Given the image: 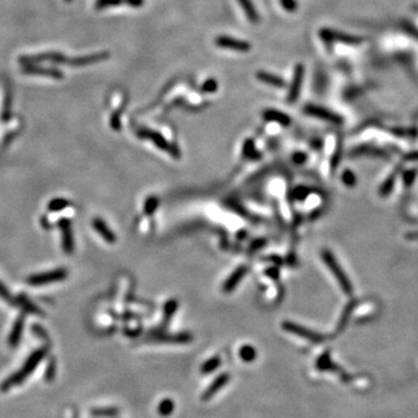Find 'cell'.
Listing matches in <instances>:
<instances>
[{"mask_svg":"<svg viewBox=\"0 0 418 418\" xmlns=\"http://www.w3.org/2000/svg\"><path fill=\"white\" fill-rule=\"evenodd\" d=\"M322 258L326 264L328 265V268H330V271L332 272V274L334 276V278L337 279L338 284H340V286L342 287V290H343L345 293L350 294L352 292V286H351V282H350L348 278L346 276V274L343 272V270L338 264L336 258L334 257L332 254H331L330 251L328 250H324L323 254H322Z\"/></svg>","mask_w":418,"mask_h":418,"instance_id":"6da1fadb","label":"cell"},{"mask_svg":"<svg viewBox=\"0 0 418 418\" xmlns=\"http://www.w3.org/2000/svg\"><path fill=\"white\" fill-rule=\"evenodd\" d=\"M43 356H44V350H38V351L34 352L32 356L30 358V360L26 362V365L24 366V368L20 370L19 373L14 374V376L6 381L5 384H2V389H7L10 387H12L14 384H18L20 382H22V380L26 378L27 376H30L32 373V370H33L36 365L41 362V359L43 358Z\"/></svg>","mask_w":418,"mask_h":418,"instance_id":"7a4b0ae2","label":"cell"},{"mask_svg":"<svg viewBox=\"0 0 418 418\" xmlns=\"http://www.w3.org/2000/svg\"><path fill=\"white\" fill-rule=\"evenodd\" d=\"M68 57L58 52H44L36 55L21 57L20 62L24 66H34V64H41L44 62H49L52 64H66Z\"/></svg>","mask_w":418,"mask_h":418,"instance_id":"3957f363","label":"cell"},{"mask_svg":"<svg viewBox=\"0 0 418 418\" xmlns=\"http://www.w3.org/2000/svg\"><path fill=\"white\" fill-rule=\"evenodd\" d=\"M68 276V271L64 268H58L54 270V271L50 272H44L40 273V274L32 276L30 278H28L27 282L32 284V286H40V284H52V282H57V281H62Z\"/></svg>","mask_w":418,"mask_h":418,"instance_id":"277c9868","label":"cell"},{"mask_svg":"<svg viewBox=\"0 0 418 418\" xmlns=\"http://www.w3.org/2000/svg\"><path fill=\"white\" fill-rule=\"evenodd\" d=\"M282 328H284V330L288 331V332L296 334V336L302 337V338H304V340H308L310 342H314V343H318V342L323 340V337L320 336V334L314 332V331L309 330L304 326H298V324H295L292 322H284Z\"/></svg>","mask_w":418,"mask_h":418,"instance_id":"5b68a950","label":"cell"},{"mask_svg":"<svg viewBox=\"0 0 418 418\" xmlns=\"http://www.w3.org/2000/svg\"><path fill=\"white\" fill-rule=\"evenodd\" d=\"M138 136H140V138H143L150 140L151 142H154L158 148H160V149L164 151H168V152L171 154L172 156L179 157L178 150H176L174 146H172L171 144L168 143V140L163 138V136L158 134V132H154L152 130H140L138 132Z\"/></svg>","mask_w":418,"mask_h":418,"instance_id":"8992f818","label":"cell"},{"mask_svg":"<svg viewBox=\"0 0 418 418\" xmlns=\"http://www.w3.org/2000/svg\"><path fill=\"white\" fill-rule=\"evenodd\" d=\"M110 57V52H100L96 54H91V55L88 56H80V57H74V58H68L66 64L72 68H82V66H91L93 63L102 62V60H107Z\"/></svg>","mask_w":418,"mask_h":418,"instance_id":"52a82bcc","label":"cell"},{"mask_svg":"<svg viewBox=\"0 0 418 418\" xmlns=\"http://www.w3.org/2000/svg\"><path fill=\"white\" fill-rule=\"evenodd\" d=\"M216 46H218L220 48L223 49H229V50H235V52H248L251 49L250 43L246 41H242V40H237L229 38V36H218V38L215 40Z\"/></svg>","mask_w":418,"mask_h":418,"instance_id":"ba28073f","label":"cell"},{"mask_svg":"<svg viewBox=\"0 0 418 418\" xmlns=\"http://www.w3.org/2000/svg\"><path fill=\"white\" fill-rule=\"evenodd\" d=\"M22 71L26 74L30 76H41V77H48L52 79H62L63 72L55 69V68H43V66H38L36 64L34 66H24Z\"/></svg>","mask_w":418,"mask_h":418,"instance_id":"9c48e42d","label":"cell"},{"mask_svg":"<svg viewBox=\"0 0 418 418\" xmlns=\"http://www.w3.org/2000/svg\"><path fill=\"white\" fill-rule=\"evenodd\" d=\"M304 112L312 116L322 118V120L332 122V124H342V118L340 115L332 113L329 110H326V108L315 106V104H308V106L304 107Z\"/></svg>","mask_w":418,"mask_h":418,"instance_id":"30bf717a","label":"cell"},{"mask_svg":"<svg viewBox=\"0 0 418 418\" xmlns=\"http://www.w3.org/2000/svg\"><path fill=\"white\" fill-rule=\"evenodd\" d=\"M304 68L302 64H296L294 70V77L292 80V85L290 88V94H288V102H294L298 98L302 86V80H304Z\"/></svg>","mask_w":418,"mask_h":418,"instance_id":"8fae6325","label":"cell"},{"mask_svg":"<svg viewBox=\"0 0 418 418\" xmlns=\"http://www.w3.org/2000/svg\"><path fill=\"white\" fill-rule=\"evenodd\" d=\"M60 232H62V243H63V250L66 254H71L74 252V236H72L71 230V222L68 218H62L58 223Z\"/></svg>","mask_w":418,"mask_h":418,"instance_id":"7c38bea8","label":"cell"},{"mask_svg":"<svg viewBox=\"0 0 418 418\" xmlns=\"http://www.w3.org/2000/svg\"><path fill=\"white\" fill-rule=\"evenodd\" d=\"M229 380H230V376L228 373L220 374V376L208 386V388L204 390L202 396H201V400H202V401H209L212 396L218 394V392L220 390V389L224 387V386L229 382Z\"/></svg>","mask_w":418,"mask_h":418,"instance_id":"4fadbf2b","label":"cell"},{"mask_svg":"<svg viewBox=\"0 0 418 418\" xmlns=\"http://www.w3.org/2000/svg\"><path fill=\"white\" fill-rule=\"evenodd\" d=\"M320 38H322L323 40H326V41H340L345 43H356L360 41L359 38H356L354 36L352 38V36L340 34V33H338V32L330 30H322L320 32Z\"/></svg>","mask_w":418,"mask_h":418,"instance_id":"5bb4252c","label":"cell"},{"mask_svg":"<svg viewBox=\"0 0 418 418\" xmlns=\"http://www.w3.org/2000/svg\"><path fill=\"white\" fill-rule=\"evenodd\" d=\"M92 224L93 226H94V229L96 230V232H98L99 235L102 236L107 243L113 244L116 242V236L114 235V232L108 228L106 223H104V221H102V218H94L93 220Z\"/></svg>","mask_w":418,"mask_h":418,"instance_id":"9a60e30c","label":"cell"},{"mask_svg":"<svg viewBox=\"0 0 418 418\" xmlns=\"http://www.w3.org/2000/svg\"><path fill=\"white\" fill-rule=\"evenodd\" d=\"M262 116L266 121L276 122V124H279L281 126H290V118L288 116L287 114L282 113L280 110H266L262 114Z\"/></svg>","mask_w":418,"mask_h":418,"instance_id":"2e32d148","label":"cell"},{"mask_svg":"<svg viewBox=\"0 0 418 418\" xmlns=\"http://www.w3.org/2000/svg\"><path fill=\"white\" fill-rule=\"evenodd\" d=\"M245 273H246V268H245V266H240V268H237L236 271L229 276L228 280L224 282V284H223V290L232 292L235 290V287L238 284L240 281L242 280V278L245 276Z\"/></svg>","mask_w":418,"mask_h":418,"instance_id":"e0dca14e","label":"cell"},{"mask_svg":"<svg viewBox=\"0 0 418 418\" xmlns=\"http://www.w3.org/2000/svg\"><path fill=\"white\" fill-rule=\"evenodd\" d=\"M257 78L260 82H265V84L274 86V88H284V86H286V82H284V79H281L278 76L268 74V72L265 71L257 72Z\"/></svg>","mask_w":418,"mask_h":418,"instance_id":"ac0fdd59","label":"cell"},{"mask_svg":"<svg viewBox=\"0 0 418 418\" xmlns=\"http://www.w3.org/2000/svg\"><path fill=\"white\" fill-rule=\"evenodd\" d=\"M240 5L243 7L245 14H246L248 19L250 22H258L259 20V16L257 14V10H256L254 4H252L251 0H238Z\"/></svg>","mask_w":418,"mask_h":418,"instance_id":"d6986e66","label":"cell"},{"mask_svg":"<svg viewBox=\"0 0 418 418\" xmlns=\"http://www.w3.org/2000/svg\"><path fill=\"white\" fill-rule=\"evenodd\" d=\"M221 358H220L218 356H212V358L208 359L206 362H204L202 365L200 367V370L202 374H210L216 370L221 365Z\"/></svg>","mask_w":418,"mask_h":418,"instance_id":"ffe728a7","label":"cell"},{"mask_svg":"<svg viewBox=\"0 0 418 418\" xmlns=\"http://www.w3.org/2000/svg\"><path fill=\"white\" fill-rule=\"evenodd\" d=\"M22 329H24V317H21V318L18 320L16 324H14L12 332H10V336L8 340L10 346H16V345L18 344V342L20 340Z\"/></svg>","mask_w":418,"mask_h":418,"instance_id":"44dd1931","label":"cell"},{"mask_svg":"<svg viewBox=\"0 0 418 418\" xmlns=\"http://www.w3.org/2000/svg\"><path fill=\"white\" fill-rule=\"evenodd\" d=\"M192 336L190 334H174V336H168V334H164V336L158 337V340L160 342H171V343H187V342L192 340Z\"/></svg>","mask_w":418,"mask_h":418,"instance_id":"7402d4cb","label":"cell"},{"mask_svg":"<svg viewBox=\"0 0 418 418\" xmlns=\"http://www.w3.org/2000/svg\"><path fill=\"white\" fill-rule=\"evenodd\" d=\"M240 359L244 360L245 362H254L257 356V351L254 346H250V345H244L240 348Z\"/></svg>","mask_w":418,"mask_h":418,"instance_id":"603a6c76","label":"cell"},{"mask_svg":"<svg viewBox=\"0 0 418 418\" xmlns=\"http://www.w3.org/2000/svg\"><path fill=\"white\" fill-rule=\"evenodd\" d=\"M174 410V403L171 398H165L158 406V412L162 416H170Z\"/></svg>","mask_w":418,"mask_h":418,"instance_id":"cb8c5ba5","label":"cell"},{"mask_svg":"<svg viewBox=\"0 0 418 418\" xmlns=\"http://www.w3.org/2000/svg\"><path fill=\"white\" fill-rule=\"evenodd\" d=\"M69 204H70L69 201L66 199H54L52 201H50V204H49V210H52V212L62 210V209L69 206Z\"/></svg>","mask_w":418,"mask_h":418,"instance_id":"d4e9b609","label":"cell"},{"mask_svg":"<svg viewBox=\"0 0 418 418\" xmlns=\"http://www.w3.org/2000/svg\"><path fill=\"white\" fill-rule=\"evenodd\" d=\"M96 417H113L118 414L116 408H106V409H96L92 412Z\"/></svg>","mask_w":418,"mask_h":418,"instance_id":"484cf974","label":"cell"},{"mask_svg":"<svg viewBox=\"0 0 418 418\" xmlns=\"http://www.w3.org/2000/svg\"><path fill=\"white\" fill-rule=\"evenodd\" d=\"M122 2H124V0H96V10H104L106 8V7L120 5Z\"/></svg>","mask_w":418,"mask_h":418,"instance_id":"4316f807","label":"cell"},{"mask_svg":"<svg viewBox=\"0 0 418 418\" xmlns=\"http://www.w3.org/2000/svg\"><path fill=\"white\" fill-rule=\"evenodd\" d=\"M202 91L206 92V93H212V92H215L216 90H218V82L215 80V79H208L207 82H204V84L202 85Z\"/></svg>","mask_w":418,"mask_h":418,"instance_id":"83f0119b","label":"cell"},{"mask_svg":"<svg viewBox=\"0 0 418 418\" xmlns=\"http://www.w3.org/2000/svg\"><path fill=\"white\" fill-rule=\"evenodd\" d=\"M157 206H158V200L156 199V198H154V196L149 198V199L146 200V206H144V210H146V214L149 215L151 214V212H154V210L157 208Z\"/></svg>","mask_w":418,"mask_h":418,"instance_id":"f1b7e54d","label":"cell"},{"mask_svg":"<svg viewBox=\"0 0 418 418\" xmlns=\"http://www.w3.org/2000/svg\"><path fill=\"white\" fill-rule=\"evenodd\" d=\"M281 5L288 12H295L298 8L296 0H281Z\"/></svg>","mask_w":418,"mask_h":418,"instance_id":"f546056e","label":"cell"},{"mask_svg":"<svg viewBox=\"0 0 418 418\" xmlns=\"http://www.w3.org/2000/svg\"><path fill=\"white\" fill-rule=\"evenodd\" d=\"M176 301H170L165 304V318H170L172 314L176 312Z\"/></svg>","mask_w":418,"mask_h":418,"instance_id":"4dcf8cb0","label":"cell"},{"mask_svg":"<svg viewBox=\"0 0 418 418\" xmlns=\"http://www.w3.org/2000/svg\"><path fill=\"white\" fill-rule=\"evenodd\" d=\"M21 298H20V304L24 306V308L26 309L27 312H40V310L38 308H35L33 304H30V301H27V298H24V296H20Z\"/></svg>","mask_w":418,"mask_h":418,"instance_id":"1f68e13d","label":"cell"},{"mask_svg":"<svg viewBox=\"0 0 418 418\" xmlns=\"http://www.w3.org/2000/svg\"><path fill=\"white\" fill-rule=\"evenodd\" d=\"M254 143H252V140H246L244 144V154L245 156H251L254 154Z\"/></svg>","mask_w":418,"mask_h":418,"instance_id":"d6a6232c","label":"cell"},{"mask_svg":"<svg viewBox=\"0 0 418 418\" xmlns=\"http://www.w3.org/2000/svg\"><path fill=\"white\" fill-rule=\"evenodd\" d=\"M295 196L298 198V199H304V196H307L308 194V190L306 188V187H298V188L294 192Z\"/></svg>","mask_w":418,"mask_h":418,"instance_id":"836d02e7","label":"cell"},{"mask_svg":"<svg viewBox=\"0 0 418 418\" xmlns=\"http://www.w3.org/2000/svg\"><path fill=\"white\" fill-rule=\"evenodd\" d=\"M0 296H2V298H5V300H7V301L12 300V298H10V295L8 293V290H7L6 288L2 286V284H0Z\"/></svg>","mask_w":418,"mask_h":418,"instance_id":"e575fe53","label":"cell"},{"mask_svg":"<svg viewBox=\"0 0 418 418\" xmlns=\"http://www.w3.org/2000/svg\"><path fill=\"white\" fill-rule=\"evenodd\" d=\"M124 2L132 7H140L143 5L144 0H124Z\"/></svg>","mask_w":418,"mask_h":418,"instance_id":"d590c367","label":"cell"},{"mask_svg":"<svg viewBox=\"0 0 418 418\" xmlns=\"http://www.w3.org/2000/svg\"><path fill=\"white\" fill-rule=\"evenodd\" d=\"M294 162L295 163H304V162L306 160V156L304 154H294Z\"/></svg>","mask_w":418,"mask_h":418,"instance_id":"8d00e7d4","label":"cell"},{"mask_svg":"<svg viewBox=\"0 0 418 418\" xmlns=\"http://www.w3.org/2000/svg\"><path fill=\"white\" fill-rule=\"evenodd\" d=\"M66 2H71V0H66Z\"/></svg>","mask_w":418,"mask_h":418,"instance_id":"74e56055","label":"cell"}]
</instances>
